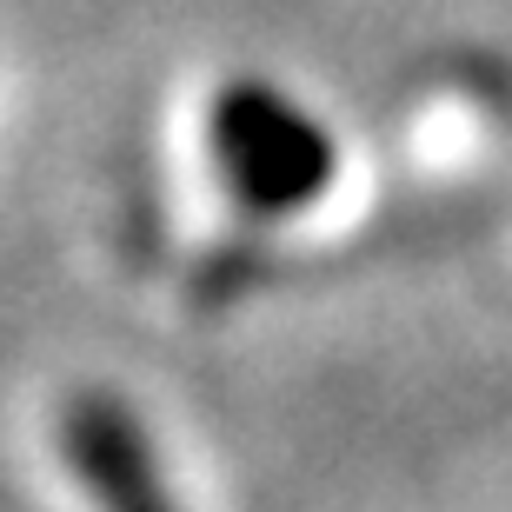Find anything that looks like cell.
Instances as JSON below:
<instances>
[{"label":"cell","mask_w":512,"mask_h":512,"mask_svg":"<svg viewBox=\"0 0 512 512\" xmlns=\"http://www.w3.org/2000/svg\"><path fill=\"white\" fill-rule=\"evenodd\" d=\"M207 140L227 187L240 193V207L260 213V220L306 213L333 187V167H340L326 127L266 80H227L213 94Z\"/></svg>","instance_id":"cell-1"},{"label":"cell","mask_w":512,"mask_h":512,"mask_svg":"<svg viewBox=\"0 0 512 512\" xmlns=\"http://www.w3.org/2000/svg\"><path fill=\"white\" fill-rule=\"evenodd\" d=\"M67 453H74V473L100 512H180L160 486L147 433L133 426V413L120 399L80 393L67 406Z\"/></svg>","instance_id":"cell-2"}]
</instances>
